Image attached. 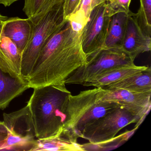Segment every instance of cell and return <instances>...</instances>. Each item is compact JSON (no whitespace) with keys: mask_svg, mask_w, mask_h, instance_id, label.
Listing matches in <instances>:
<instances>
[{"mask_svg":"<svg viewBox=\"0 0 151 151\" xmlns=\"http://www.w3.org/2000/svg\"><path fill=\"white\" fill-rule=\"evenodd\" d=\"M87 60L86 65L76 70L66 79V84L83 85L114 68L134 63V60L122 47L100 49L88 57Z\"/></svg>","mask_w":151,"mask_h":151,"instance_id":"5b68a950","label":"cell"},{"mask_svg":"<svg viewBox=\"0 0 151 151\" xmlns=\"http://www.w3.org/2000/svg\"><path fill=\"white\" fill-rule=\"evenodd\" d=\"M86 151L83 145H80L63 136L36 139L33 151Z\"/></svg>","mask_w":151,"mask_h":151,"instance_id":"ac0fdd59","label":"cell"},{"mask_svg":"<svg viewBox=\"0 0 151 151\" xmlns=\"http://www.w3.org/2000/svg\"><path fill=\"white\" fill-rule=\"evenodd\" d=\"M146 66H138L135 64L123 65L108 70L83 86L104 88L130 76L145 70Z\"/></svg>","mask_w":151,"mask_h":151,"instance_id":"5bb4252c","label":"cell"},{"mask_svg":"<svg viewBox=\"0 0 151 151\" xmlns=\"http://www.w3.org/2000/svg\"><path fill=\"white\" fill-rule=\"evenodd\" d=\"M63 1L39 19L31 22L32 26L31 36L22 53L21 64V75L26 81L44 46L67 22L63 17Z\"/></svg>","mask_w":151,"mask_h":151,"instance_id":"277c9868","label":"cell"},{"mask_svg":"<svg viewBox=\"0 0 151 151\" xmlns=\"http://www.w3.org/2000/svg\"><path fill=\"white\" fill-rule=\"evenodd\" d=\"M81 0H63V17L65 21L79 6Z\"/></svg>","mask_w":151,"mask_h":151,"instance_id":"603a6c76","label":"cell"},{"mask_svg":"<svg viewBox=\"0 0 151 151\" xmlns=\"http://www.w3.org/2000/svg\"><path fill=\"white\" fill-rule=\"evenodd\" d=\"M140 6L136 14L138 21L143 30L151 35V0H139Z\"/></svg>","mask_w":151,"mask_h":151,"instance_id":"44dd1931","label":"cell"},{"mask_svg":"<svg viewBox=\"0 0 151 151\" xmlns=\"http://www.w3.org/2000/svg\"><path fill=\"white\" fill-rule=\"evenodd\" d=\"M8 17H7L1 15L0 14V21H2V22H5L6 20H7Z\"/></svg>","mask_w":151,"mask_h":151,"instance_id":"484cf974","label":"cell"},{"mask_svg":"<svg viewBox=\"0 0 151 151\" xmlns=\"http://www.w3.org/2000/svg\"><path fill=\"white\" fill-rule=\"evenodd\" d=\"M3 118L4 123L14 135L29 140L36 139L35 126L28 104L18 111L4 113Z\"/></svg>","mask_w":151,"mask_h":151,"instance_id":"30bf717a","label":"cell"},{"mask_svg":"<svg viewBox=\"0 0 151 151\" xmlns=\"http://www.w3.org/2000/svg\"><path fill=\"white\" fill-rule=\"evenodd\" d=\"M36 142L14 135L4 122H0V151H33Z\"/></svg>","mask_w":151,"mask_h":151,"instance_id":"e0dca14e","label":"cell"},{"mask_svg":"<svg viewBox=\"0 0 151 151\" xmlns=\"http://www.w3.org/2000/svg\"><path fill=\"white\" fill-rule=\"evenodd\" d=\"M107 89H122L131 91L151 94V70L148 67L135 75L107 86Z\"/></svg>","mask_w":151,"mask_h":151,"instance_id":"9a60e30c","label":"cell"},{"mask_svg":"<svg viewBox=\"0 0 151 151\" xmlns=\"http://www.w3.org/2000/svg\"><path fill=\"white\" fill-rule=\"evenodd\" d=\"M29 88L26 80L12 76L0 69V109L6 108L14 99Z\"/></svg>","mask_w":151,"mask_h":151,"instance_id":"4fadbf2b","label":"cell"},{"mask_svg":"<svg viewBox=\"0 0 151 151\" xmlns=\"http://www.w3.org/2000/svg\"><path fill=\"white\" fill-rule=\"evenodd\" d=\"M70 94L65 83L34 88L27 104L37 139L60 136L66 122L67 103Z\"/></svg>","mask_w":151,"mask_h":151,"instance_id":"7a4b0ae2","label":"cell"},{"mask_svg":"<svg viewBox=\"0 0 151 151\" xmlns=\"http://www.w3.org/2000/svg\"><path fill=\"white\" fill-rule=\"evenodd\" d=\"M4 22L2 21H0V42L1 40V38L3 37V27L4 25Z\"/></svg>","mask_w":151,"mask_h":151,"instance_id":"d4e9b609","label":"cell"},{"mask_svg":"<svg viewBox=\"0 0 151 151\" xmlns=\"http://www.w3.org/2000/svg\"><path fill=\"white\" fill-rule=\"evenodd\" d=\"M22 59V53L11 40L2 37L0 42V69L12 76L24 79L21 75Z\"/></svg>","mask_w":151,"mask_h":151,"instance_id":"7c38bea8","label":"cell"},{"mask_svg":"<svg viewBox=\"0 0 151 151\" xmlns=\"http://www.w3.org/2000/svg\"><path fill=\"white\" fill-rule=\"evenodd\" d=\"M98 91L96 87L81 91L77 95H69L67 118L60 136L77 142L86 125L120 107L114 102L98 101Z\"/></svg>","mask_w":151,"mask_h":151,"instance_id":"3957f363","label":"cell"},{"mask_svg":"<svg viewBox=\"0 0 151 151\" xmlns=\"http://www.w3.org/2000/svg\"><path fill=\"white\" fill-rule=\"evenodd\" d=\"M122 48L133 60L139 55L151 51V36L143 30L136 14L131 11L128 15L126 33Z\"/></svg>","mask_w":151,"mask_h":151,"instance_id":"9c48e42d","label":"cell"},{"mask_svg":"<svg viewBox=\"0 0 151 151\" xmlns=\"http://www.w3.org/2000/svg\"><path fill=\"white\" fill-rule=\"evenodd\" d=\"M140 121L139 118L119 107L86 125L81 138L88 140L91 145H102L113 141L123 128Z\"/></svg>","mask_w":151,"mask_h":151,"instance_id":"8992f818","label":"cell"},{"mask_svg":"<svg viewBox=\"0 0 151 151\" xmlns=\"http://www.w3.org/2000/svg\"><path fill=\"white\" fill-rule=\"evenodd\" d=\"M132 0H107L106 4V11L109 17L120 13L129 14V7Z\"/></svg>","mask_w":151,"mask_h":151,"instance_id":"7402d4cb","label":"cell"},{"mask_svg":"<svg viewBox=\"0 0 151 151\" xmlns=\"http://www.w3.org/2000/svg\"><path fill=\"white\" fill-rule=\"evenodd\" d=\"M107 0H81L76 10L71 14L67 20L70 22L72 29L76 32L83 31L89 20L92 10Z\"/></svg>","mask_w":151,"mask_h":151,"instance_id":"d6986e66","label":"cell"},{"mask_svg":"<svg viewBox=\"0 0 151 151\" xmlns=\"http://www.w3.org/2000/svg\"><path fill=\"white\" fill-rule=\"evenodd\" d=\"M18 1L20 0H0V4H2L6 7L9 6Z\"/></svg>","mask_w":151,"mask_h":151,"instance_id":"cb8c5ba5","label":"cell"},{"mask_svg":"<svg viewBox=\"0 0 151 151\" xmlns=\"http://www.w3.org/2000/svg\"><path fill=\"white\" fill-rule=\"evenodd\" d=\"M129 14L118 13L110 17L108 32L103 48L122 47L126 33Z\"/></svg>","mask_w":151,"mask_h":151,"instance_id":"2e32d148","label":"cell"},{"mask_svg":"<svg viewBox=\"0 0 151 151\" xmlns=\"http://www.w3.org/2000/svg\"><path fill=\"white\" fill-rule=\"evenodd\" d=\"M63 0H24L23 10L31 22L42 17Z\"/></svg>","mask_w":151,"mask_h":151,"instance_id":"ffe728a7","label":"cell"},{"mask_svg":"<svg viewBox=\"0 0 151 151\" xmlns=\"http://www.w3.org/2000/svg\"><path fill=\"white\" fill-rule=\"evenodd\" d=\"M32 28L28 18L12 17L4 22L2 34L3 37L10 39L22 53L29 41Z\"/></svg>","mask_w":151,"mask_h":151,"instance_id":"8fae6325","label":"cell"},{"mask_svg":"<svg viewBox=\"0 0 151 151\" xmlns=\"http://www.w3.org/2000/svg\"><path fill=\"white\" fill-rule=\"evenodd\" d=\"M97 99L114 102L142 120L151 107V93L131 91L122 89H107L98 87Z\"/></svg>","mask_w":151,"mask_h":151,"instance_id":"ba28073f","label":"cell"},{"mask_svg":"<svg viewBox=\"0 0 151 151\" xmlns=\"http://www.w3.org/2000/svg\"><path fill=\"white\" fill-rule=\"evenodd\" d=\"M82 31L72 29L69 21L54 34L40 52L27 79L30 88L65 83L66 79L88 62L82 45Z\"/></svg>","mask_w":151,"mask_h":151,"instance_id":"6da1fadb","label":"cell"},{"mask_svg":"<svg viewBox=\"0 0 151 151\" xmlns=\"http://www.w3.org/2000/svg\"><path fill=\"white\" fill-rule=\"evenodd\" d=\"M106 4H101L92 10L82 31V47L87 58L104 47L110 20L106 13Z\"/></svg>","mask_w":151,"mask_h":151,"instance_id":"52a82bcc","label":"cell"}]
</instances>
